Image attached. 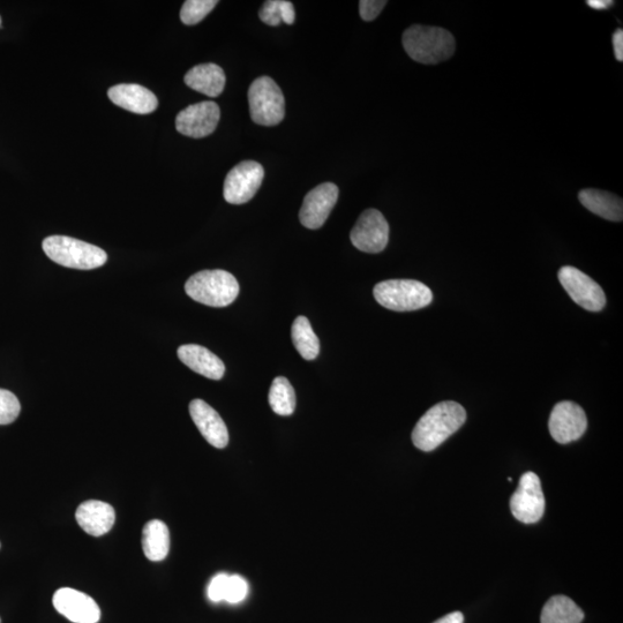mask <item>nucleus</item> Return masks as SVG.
<instances>
[{
	"label": "nucleus",
	"mask_w": 623,
	"mask_h": 623,
	"mask_svg": "<svg viewBox=\"0 0 623 623\" xmlns=\"http://www.w3.org/2000/svg\"><path fill=\"white\" fill-rule=\"evenodd\" d=\"M185 291L195 302L210 307H225L235 302L239 284L236 277L225 270H202L190 277Z\"/></svg>",
	"instance_id": "obj_3"
},
{
	"label": "nucleus",
	"mask_w": 623,
	"mask_h": 623,
	"mask_svg": "<svg viewBox=\"0 0 623 623\" xmlns=\"http://www.w3.org/2000/svg\"><path fill=\"white\" fill-rule=\"evenodd\" d=\"M587 4L591 7V9L606 10L609 9L614 2H611V0H589Z\"/></svg>",
	"instance_id": "obj_33"
},
{
	"label": "nucleus",
	"mask_w": 623,
	"mask_h": 623,
	"mask_svg": "<svg viewBox=\"0 0 623 623\" xmlns=\"http://www.w3.org/2000/svg\"><path fill=\"white\" fill-rule=\"evenodd\" d=\"M108 96L117 107L137 115L152 114L159 105L157 97L150 90L135 84L111 87Z\"/></svg>",
	"instance_id": "obj_17"
},
{
	"label": "nucleus",
	"mask_w": 623,
	"mask_h": 623,
	"mask_svg": "<svg viewBox=\"0 0 623 623\" xmlns=\"http://www.w3.org/2000/svg\"><path fill=\"white\" fill-rule=\"evenodd\" d=\"M180 362L192 371L212 380H221L225 373V365L212 351L197 344H186L179 347Z\"/></svg>",
	"instance_id": "obj_18"
},
{
	"label": "nucleus",
	"mask_w": 623,
	"mask_h": 623,
	"mask_svg": "<svg viewBox=\"0 0 623 623\" xmlns=\"http://www.w3.org/2000/svg\"><path fill=\"white\" fill-rule=\"evenodd\" d=\"M21 405L18 397L10 390L0 388V425H9L20 415Z\"/></svg>",
	"instance_id": "obj_27"
},
{
	"label": "nucleus",
	"mask_w": 623,
	"mask_h": 623,
	"mask_svg": "<svg viewBox=\"0 0 623 623\" xmlns=\"http://www.w3.org/2000/svg\"><path fill=\"white\" fill-rule=\"evenodd\" d=\"M265 178L264 167L258 162L244 161L229 171L224 182V199L231 205H243L258 193Z\"/></svg>",
	"instance_id": "obj_7"
},
{
	"label": "nucleus",
	"mask_w": 623,
	"mask_h": 623,
	"mask_svg": "<svg viewBox=\"0 0 623 623\" xmlns=\"http://www.w3.org/2000/svg\"><path fill=\"white\" fill-rule=\"evenodd\" d=\"M219 4L216 0H187L180 11V20L186 26H194L204 20Z\"/></svg>",
	"instance_id": "obj_26"
},
{
	"label": "nucleus",
	"mask_w": 623,
	"mask_h": 623,
	"mask_svg": "<svg viewBox=\"0 0 623 623\" xmlns=\"http://www.w3.org/2000/svg\"><path fill=\"white\" fill-rule=\"evenodd\" d=\"M268 401L270 408L279 416H291L296 409V394L294 387L284 377L276 378L269 390Z\"/></svg>",
	"instance_id": "obj_24"
},
{
	"label": "nucleus",
	"mask_w": 623,
	"mask_h": 623,
	"mask_svg": "<svg viewBox=\"0 0 623 623\" xmlns=\"http://www.w3.org/2000/svg\"><path fill=\"white\" fill-rule=\"evenodd\" d=\"M351 243L365 253H380L389 242V224L377 209H367L359 216L350 234Z\"/></svg>",
	"instance_id": "obj_10"
},
{
	"label": "nucleus",
	"mask_w": 623,
	"mask_h": 623,
	"mask_svg": "<svg viewBox=\"0 0 623 623\" xmlns=\"http://www.w3.org/2000/svg\"><path fill=\"white\" fill-rule=\"evenodd\" d=\"M291 336L295 348L304 359L313 360L319 356L320 342L309 319L298 317L292 325Z\"/></svg>",
	"instance_id": "obj_23"
},
{
	"label": "nucleus",
	"mask_w": 623,
	"mask_h": 623,
	"mask_svg": "<svg viewBox=\"0 0 623 623\" xmlns=\"http://www.w3.org/2000/svg\"><path fill=\"white\" fill-rule=\"evenodd\" d=\"M42 246L49 259L67 268L92 270L108 261V254L100 247L71 237L50 236Z\"/></svg>",
	"instance_id": "obj_4"
},
{
	"label": "nucleus",
	"mask_w": 623,
	"mask_h": 623,
	"mask_svg": "<svg viewBox=\"0 0 623 623\" xmlns=\"http://www.w3.org/2000/svg\"><path fill=\"white\" fill-rule=\"evenodd\" d=\"M75 519L86 534L101 537L114 527L116 512L107 502L88 500L78 507Z\"/></svg>",
	"instance_id": "obj_16"
},
{
	"label": "nucleus",
	"mask_w": 623,
	"mask_h": 623,
	"mask_svg": "<svg viewBox=\"0 0 623 623\" xmlns=\"http://www.w3.org/2000/svg\"><path fill=\"white\" fill-rule=\"evenodd\" d=\"M403 47L416 62L433 65L452 57L456 45L452 33L444 28L414 25L405 30Z\"/></svg>",
	"instance_id": "obj_2"
},
{
	"label": "nucleus",
	"mask_w": 623,
	"mask_h": 623,
	"mask_svg": "<svg viewBox=\"0 0 623 623\" xmlns=\"http://www.w3.org/2000/svg\"><path fill=\"white\" fill-rule=\"evenodd\" d=\"M584 613L566 596L552 597L544 606L542 623H582Z\"/></svg>",
	"instance_id": "obj_22"
},
{
	"label": "nucleus",
	"mask_w": 623,
	"mask_h": 623,
	"mask_svg": "<svg viewBox=\"0 0 623 623\" xmlns=\"http://www.w3.org/2000/svg\"><path fill=\"white\" fill-rule=\"evenodd\" d=\"M510 509L517 521L534 524L545 513V497L539 477L527 472L520 480L519 489L510 499Z\"/></svg>",
	"instance_id": "obj_9"
},
{
	"label": "nucleus",
	"mask_w": 623,
	"mask_h": 623,
	"mask_svg": "<svg viewBox=\"0 0 623 623\" xmlns=\"http://www.w3.org/2000/svg\"><path fill=\"white\" fill-rule=\"evenodd\" d=\"M434 623H464V617L461 612H454L445 615V617H442Z\"/></svg>",
	"instance_id": "obj_32"
},
{
	"label": "nucleus",
	"mask_w": 623,
	"mask_h": 623,
	"mask_svg": "<svg viewBox=\"0 0 623 623\" xmlns=\"http://www.w3.org/2000/svg\"><path fill=\"white\" fill-rule=\"evenodd\" d=\"M142 550L150 561L159 562L168 557L170 551V532L167 524L153 520L142 530Z\"/></svg>",
	"instance_id": "obj_21"
},
{
	"label": "nucleus",
	"mask_w": 623,
	"mask_h": 623,
	"mask_svg": "<svg viewBox=\"0 0 623 623\" xmlns=\"http://www.w3.org/2000/svg\"><path fill=\"white\" fill-rule=\"evenodd\" d=\"M262 22L268 26H280L282 22L294 25L296 12L294 4L288 0H268L259 11Z\"/></svg>",
	"instance_id": "obj_25"
},
{
	"label": "nucleus",
	"mask_w": 623,
	"mask_h": 623,
	"mask_svg": "<svg viewBox=\"0 0 623 623\" xmlns=\"http://www.w3.org/2000/svg\"><path fill=\"white\" fill-rule=\"evenodd\" d=\"M588 419L584 410L574 402H560L552 410L549 429L552 438L561 445L579 440L587 431Z\"/></svg>",
	"instance_id": "obj_11"
},
{
	"label": "nucleus",
	"mask_w": 623,
	"mask_h": 623,
	"mask_svg": "<svg viewBox=\"0 0 623 623\" xmlns=\"http://www.w3.org/2000/svg\"><path fill=\"white\" fill-rule=\"evenodd\" d=\"M558 276L562 287L577 305L591 312L604 309L606 305L604 290L590 276L572 266L562 267Z\"/></svg>",
	"instance_id": "obj_8"
},
{
	"label": "nucleus",
	"mask_w": 623,
	"mask_h": 623,
	"mask_svg": "<svg viewBox=\"0 0 623 623\" xmlns=\"http://www.w3.org/2000/svg\"><path fill=\"white\" fill-rule=\"evenodd\" d=\"M0 26H2V18H0Z\"/></svg>",
	"instance_id": "obj_34"
},
{
	"label": "nucleus",
	"mask_w": 623,
	"mask_h": 623,
	"mask_svg": "<svg viewBox=\"0 0 623 623\" xmlns=\"http://www.w3.org/2000/svg\"><path fill=\"white\" fill-rule=\"evenodd\" d=\"M375 300L386 309L395 312H411L424 309L433 300L427 285L414 280H389L375 285Z\"/></svg>",
	"instance_id": "obj_5"
},
{
	"label": "nucleus",
	"mask_w": 623,
	"mask_h": 623,
	"mask_svg": "<svg viewBox=\"0 0 623 623\" xmlns=\"http://www.w3.org/2000/svg\"><path fill=\"white\" fill-rule=\"evenodd\" d=\"M249 104L253 122L258 125L275 126L284 119V95L272 78L261 77L253 81L249 89Z\"/></svg>",
	"instance_id": "obj_6"
},
{
	"label": "nucleus",
	"mask_w": 623,
	"mask_h": 623,
	"mask_svg": "<svg viewBox=\"0 0 623 623\" xmlns=\"http://www.w3.org/2000/svg\"><path fill=\"white\" fill-rule=\"evenodd\" d=\"M465 420L467 412L461 404L452 401L438 403L419 419L412 432V442L423 452H432L459 431Z\"/></svg>",
	"instance_id": "obj_1"
},
{
	"label": "nucleus",
	"mask_w": 623,
	"mask_h": 623,
	"mask_svg": "<svg viewBox=\"0 0 623 623\" xmlns=\"http://www.w3.org/2000/svg\"><path fill=\"white\" fill-rule=\"evenodd\" d=\"M228 579L229 575L219 574L216 575L212 581H210L207 594L208 598L212 600L213 603L223 602L225 590H227Z\"/></svg>",
	"instance_id": "obj_30"
},
{
	"label": "nucleus",
	"mask_w": 623,
	"mask_h": 623,
	"mask_svg": "<svg viewBox=\"0 0 623 623\" xmlns=\"http://www.w3.org/2000/svg\"><path fill=\"white\" fill-rule=\"evenodd\" d=\"M184 81L195 92L209 97H217L224 90L225 74L219 65L201 64L187 72Z\"/></svg>",
	"instance_id": "obj_19"
},
{
	"label": "nucleus",
	"mask_w": 623,
	"mask_h": 623,
	"mask_svg": "<svg viewBox=\"0 0 623 623\" xmlns=\"http://www.w3.org/2000/svg\"><path fill=\"white\" fill-rule=\"evenodd\" d=\"M613 47L615 57L622 62L623 60V30L618 29L617 32L613 34Z\"/></svg>",
	"instance_id": "obj_31"
},
{
	"label": "nucleus",
	"mask_w": 623,
	"mask_h": 623,
	"mask_svg": "<svg viewBox=\"0 0 623 623\" xmlns=\"http://www.w3.org/2000/svg\"><path fill=\"white\" fill-rule=\"evenodd\" d=\"M190 415L202 437L209 445L223 449L229 444L227 425L217 412L208 403L202 400H193L190 403Z\"/></svg>",
	"instance_id": "obj_15"
},
{
	"label": "nucleus",
	"mask_w": 623,
	"mask_h": 623,
	"mask_svg": "<svg viewBox=\"0 0 623 623\" xmlns=\"http://www.w3.org/2000/svg\"><path fill=\"white\" fill-rule=\"evenodd\" d=\"M386 5L385 0H362L359 2L360 17L364 21H373L379 17Z\"/></svg>",
	"instance_id": "obj_29"
},
{
	"label": "nucleus",
	"mask_w": 623,
	"mask_h": 623,
	"mask_svg": "<svg viewBox=\"0 0 623 623\" xmlns=\"http://www.w3.org/2000/svg\"><path fill=\"white\" fill-rule=\"evenodd\" d=\"M581 204L605 220L621 222L623 220L622 199L610 192L587 189L579 194Z\"/></svg>",
	"instance_id": "obj_20"
},
{
	"label": "nucleus",
	"mask_w": 623,
	"mask_h": 623,
	"mask_svg": "<svg viewBox=\"0 0 623 623\" xmlns=\"http://www.w3.org/2000/svg\"><path fill=\"white\" fill-rule=\"evenodd\" d=\"M55 609L73 623H97L101 610L92 597L71 588H62L54 595Z\"/></svg>",
	"instance_id": "obj_14"
},
{
	"label": "nucleus",
	"mask_w": 623,
	"mask_h": 623,
	"mask_svg": "<svg viewBox=\"0 0 623 623\" xmlns=\"http://www.w3.org/2000/svg\"><path fill=\"white\" fill-rule=\"evenodd\" d=\"M220 118L219 105L212 101L200 102L179 112L176 118V129L185 137L205 138L214 133Z\"/></svg>",
	"instance_id": "obj_12"
},
{
	"label": "nucleus",
	"mask_w": 623,
	"mask_h": 623,
	"mask_svg": "<svg viewBox=\"0 0 623 623\" xmlns=\"http://www.w3.org/2000/svg\"><path fill=\"white\" fill-rule=\"evenodd\" d=\"M339 193V187L333 183L321 184L307 193L299 213L300 223L307 229H320L332 213Z\"/></svg>",
	"instance_id": "obj_13"
},
{
	"label": "nucleus",
	"mask_w": 623,
	"mask_h": 623,
	"mask_svg": "<svg viewBox=\"0 0 623 623\" xmlns=\"http://www.w3.org/2000/svg\"><path fill=\"white\" fill-rule=\"evenodd\" d=\"M247 595H249V583L242 576H229L227 590H225V602L239 604L244 602Z\"/></svg>",
	"instance_id": "obj_28"
}]
</instances>
